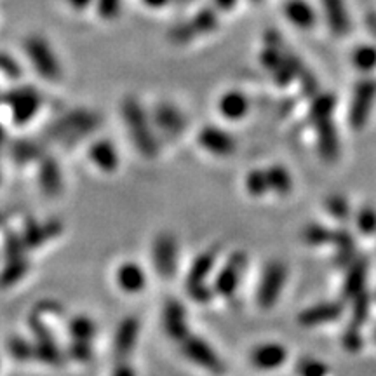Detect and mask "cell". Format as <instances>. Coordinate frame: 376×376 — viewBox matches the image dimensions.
<instances>
[{
    "instance_id": "37",
    "label": "cell",
    "mask_w": 376,
    "mask_h": 376,
    "mask_svg": "<svg viewBox=\"0 0 376 376\" xmlns=\"http://www.w3.org/2000/svg\"><path fill=\"white\" fill-rule=\"evenodd\" d=\"M333 243H336V246L340 249V260H348L354 253V240L350 239V235L345 230H338L335 232L333 235Z\"/></svg>"
},
{
    "instance_id": "11",
    "label": "cell",
    "mask_w": 376,
    "mask_h": 376,
    "mask_svg": "<svg viewBox=\"0 0 376 376\" xmlns=\"http://www.w3.org/2000/svg\"><path fill=\"white\" fill-rule=\"evenodd\" d=\"M162 326L168 333L169 338L183 342L190 336L188 322H187V310L178 300H168L162 310Z\"/></svg>"
},
{
    "instance_id": "47",
    "label": "cell",
    "mask_w": 376,
    "mask_h": 376,
    "mask_svg": "<svg viewBox=\"0 0 376 376\" xmlns=\"http://www.w3.org/2000/svg\"><path fill=\"white\" fill-rule=\"evenodd\" d=\"M169 2H171V0H143L145 6L152 7V9H161V7L168 6Z\"/></svg>"
},
{
    "instance_id": "40",
    "label": "cell",
    "mask_w": 376,
    "mask_h": 376,
    "mask_svg": "<svg viewBox=\"0 0 376 376\" xmlns=\"http://www.w3.org/2000/svg\"><path fill=\"white\" fill-rule=\"evenodd\" d=\"M357 227L364 233H373L376 230V211L371 208H364L357 215Z\"/></svg>"
},
{
    "instance_id": "15",
    "label": "cell",
    "mask_w": 376,
    "mask_h": 376,
    "mask_svg": "<svg viewBox=\"0 0 376 376\" xmlns=\"http://www.w3.org/2000/svg\"><path fill=\"white\" fill-rule=\"evenodd\" d=\"M153 122L162 133L169 134V136H176V134L183 133L187 121H185L183 113L171 105V103H159L153 112Z\"/></svg>"
},
{
    "instance_id": "19",
    "label": "cell",
    "mask_w": 376,
    "mask_h": 376,
    "mask_svg": "<svg viewBox=\"0 0 376 376\" xmlns=\"http://www.w3.org/2000/svg\"><path fill=\"white\" fill-rule=\"evenodd\" d=\"M343 312V305L338 302H330V303H320L315 307L307 308L300 314V324L302 326H319V324L331 322V320L338 319Z\"/></svg>"
},
{
    "instance_id": "16",
    "label": "cell",
    "mask_w": 376,
    "mask_h": 376,
    "mask_svg": "<svg viewBox=\"0 0 376 376\" xmlns=\"http://www.w3.org/2000/svg\"><path fill=\"white\" fill-rule=\"evenodd\" d=\"M218 112L227 121H240L248 116L249 112V100L244 93L232 89L227 91L218 101Z\"/></svg>"
},
{
    "instance_id": "5",
    "label": "cell",
    "mask_w": 376,
    "mask_h": 376,
    "mask_svg": "<svg viewBox=\"0 0 376 376\" xmlns=\"http://www.w3.org/2000/svg\"><path fill=\"white\" fill-rule=\"evenodd\" d=\"M288 280V268L286 265L280 261H272L265 267L263 274H261L260 284H258V305L265 310L272 308L279 300L280 293H283L284 286Z\"/></svg>"
},
{
    "instance_id": "20",
    "label": "cell",
    "mask_w": 376,
    "mask_h": 376,
    "mask_svg": "<svg viewBox=\"0 0 376 376\" xmlns=\"http://www.w3.org/2000/svg\"><path fill=\"white\" fill-rule=\"evenodd\" d=\"M317 129V143H319V152L320 156L326 161H336L340 153V141H338V133H336L335 124L330 121H324L315 124Z\"/></svg>"
},
{
    "instance_id": "27",
    "label": "cell",
    "mask_w": 376,
    "mask_h": 376,
    "mask_svg": "<svg viewBox=\"0 0 376 376\" xmlns=\"http://www.w3.org/2000/svg\"><path fill=\"white\" fill-rule=\"evenodd\" d=\"M188 23L192 25V29L197 34V37H199V35L209 34V31H213L216 29L218 14L215 13V9H211V7H203L200 11H197L192 19H188Z\"/></svg>"
},
{
    "instance_id": "18",
    "label": "cell",
    "mask_w": 376,
    "mask_h": 376,
    "mask_svg": "<svg viewBox=\"0 0 376 376\" xmlns=\"http://www.w3.org/2000/svg\"><path fill=\"white\" fill-rule=\"evenodd\" d=\"M89 159L103 173H113L118 168V152L108 140L94 141L89 146Z\"/></svg>"
},
{
    "instance_id": "22",
    "label": "cell",
    "mask_w": 376,
    "mask_h": 376,
    "mask_svg": "<svg viewBox=\"0 0 376 376\" xmlns=\"http://www.w3.org/2000/svg\"><path fill=\"white\" fill-rule=\"evenodd\" d=\"M140 324L134 317H128L121 322L116 335V354L118 357H128L138 342Z\"/></svg>"
},
{
    "instance_id": "30",
    "label": "cell",
    "mask_w": 376,
    "mask_h": 376,
    "mask_svg": "<svg viewBox=\"0 0 376 376\" xmlns=\"http://www.w3.org/2000/svg\"><path fill=\"white\" fill-rule=\"evenodd\" d=\"M246 190L249 195L253 197H263L265 193L270 192V185H268L267 180V171L263 169H253L246 174Z\"/></svg>"
},
{
    "instance_id": "34",
    "label": "cell",
    "mask_w": 376,
    "mask_h": 376,
    "mask_svg": "<svg viewBox=\"0 0 376 376\" xmlns=\"http://www.w3.org/2000/svg\"><path fill=\"white\" fill-rule=\"evenodd\" d=\"M121 7L122 0H98L96 2L98 14H100V18L106 19V21L117 19L118 14H121Z\"/></svg>"
},
{
    "instance_id": "45",
    "label": "cell",
    "mask_w": 376,
    "mask_h": 376,
    "mask_svg": "<svg viewBox=\"0 0 376 376\" xmlns=\"http://www.w3.org/2000/svg\"><path fill=\"white\" fill-rule=\"evenodd\" d=\"M113 376H136V373H134V370L129 364H121V366H117L116 371H113Z\"/></svg>"
},
{
    "instance_id": "6",
    "label": "cell",
    "mask_w": 376,
    "mask_h": 376,
    "mask_svg": "<svg viewBox=\"0 0 376 376\" xmlns=\"http://www.w3.org/2000/svg\"><path fill=\"white\" fill-rule=\"evenodd\" d=\"M246 253H233L230 258L225 261L221 270L218 272L215 284H213V291H215L216 295L223 296V298H232V296L235 295L237 288H239L240 279H243L244 270H246Z\"/></svg>"
},
{
    "instance_id": "8",
    "label": "cell",
    "mask_w": 376,
    "mask_h": 376,
    "mask_svg": "<svg viewBox=\"0 0 376 376\" xmlns=\"http://www.w3.org/2000/svg\"><path fill=\"white\" fill-rule=\"evenodd\" d=\"M7 103L11 106V112H13V118L18 124H25L30 122L31 118L37 116L39 108H41L42 100L41 94L34 89V87L21 86L16 87L6 96Z\"/></svg>"
},
{
    "instance_id": "29",
    "label": "cell",
    "mask_w": 376,
    "mask_h": 376,
    "mask_svg": "<svg viewBox=\"0 0 376 376\" xmlns=\"http://www.w3.org/2000/svg\"><path fill=\"white\" fill-rule=\"evenodd\" d=\"M352 61L359 72H371L376 68V47L375 46H357L352 54Z\"/></svg>"
},
{
    "instance_id": "39",
    "label": "cell",
    "mask_w": 376,
    "mask_h": 376,
    "mask_svg": "<svg viewBox=\"0 0 376 376\" xmlns=\"http://www.w3.org/2000/svg\"><path fill=\"white\" fill-rule=\"evenodd\" d=\"M0 73L6 75L7 78H19L21 77V66L9 54L0 53Z\"/></svg>"
},
{
    "instance_id": "1",
    "label": "cell",
    "mask_w": 376,
    "mask_h": 376,
    "mask_svg": "<svg viewBox=\"0 0 376 376\" xmlns=\"http://www.w3.org/2000/svg\"><path fill=\"white\" fill-rule=\"evenodd\" d=\"M121 113L134 146L140 150L141 156L153 159L159 153V143H157L156 134H153L152 128H150V121L146 117L143 106L140 105V101L134 100L133 96L124 98V101L121 105Z\"/></svg>"
},
{
    "instance_id": "25",
    "label": "cell",
    "mask_w": 376,
    "mask_h": 376,
    "mask_svg": "<svg viewBox=\"0 0 376 376\" xmlns=\"http://www.w3.org/2000/svg\"><path fill=\"white\" fill-rule=\"evenodd\" d=\"M335 106H336V98L333 94H327V93L319 94V96H315L314 101H312L310 110H308V117H310V121L314 122V124L330 121Z\"/></svg>"
},
{
    "instance_id": "13",
    "label": "cell",
    "mask_w": 376,
    "mask_h": 376,
    "mask_svg": "<svg viewBox=\"0 0 376 376\" xmlns=\"http://www.w3.org/2000/svg\"><path fill=\"white\" fill-rule=\"evenodd\" d=\"M288 359L286 347L277 342H267L255 347L251 352V364L258 370L272 371L283 366Z\"/></svg>"
},
{
    "instance_id": "31",
    "label": "cell",
    "mask_w": 376,
    "mask_h": 376,
    "mask_svg": "<svg viewBox=\"0 0 376 376\" xmlns=\"http://www.w3.org/2000/svg\"><path fill=\"white\" fill-rule=\"evenodd\" d=\"M70 331L75 340H81V342H91L94 333H96V326L89 317L84 315H78L70 322Z\"/></svg>"
},
{
    "instance_id": "14",
    "label": "cell",
    "mask_w": 376,
    "mask_h": 376,
    "mask_svg": "<svg viewBox=\"0 0 376 376\" xmlns=\"http://www.w3.org/2000/svg\"><path fill=\"white\" fill-rule=\"evenodd\" d=\"M117 286L128 295H138L146 288V272L141 265L126 261L117 268Z\"/></svg>"
},
{
    "instance_id": "21",
    "label": "cell",
    "mask_w": 376,
    "mask_h": 376,
    "mask_svg": "<svg viewBox=\"0 0 376 376\" xmlns=\"http://www.w3.org/2000/svg\"><path fill=\"white\" fill-rule=\"evenodd\" d=\"M284 14L288 21L302 30H308L315 25V11L307 0H288L284 4Z\"/></svg>"
},
{
    "instance_id": "38",
    "label": "cell",
    "mask_w": 376,
    "mask_h": 376,
    "mask_svg": "<svg viewBox=\"0 0 376 376\" xmlns=\"http://www.w3.org/2000/svg\"><path fill=\"white\" fill-rule=\"evenodd\" d=\"M37 355L49 364H61L63 361L61 352L58 350V347L51 343V340H42V345L37 348Z\"/></svg>"
},
{
    "instance_id": "2",
    "label": "cell",
    "mask_w": 376,
    "mask_h": 376,
    "mask_svg": "<svg viewBox=\"0 0 376 376\" xmlns=\"http://www.w3.org/2000/svg\"><path fill=\"white\" fill-rule=\"evenodd\" d=\"M101 124V117L91 110H73L65 113L51 126L49 134L56 141L63 143H73L78 138L87 136L96 131Z\"/></svg>"
},
{
    "instance_id": "41",
    "label": "cell",
    "mask_w": 376,
    "mask_h": 376,
    "mask_svg": "<svg viewBox=\"0 0 376 376\" xmlns=\"http://www.w3.org/2000/svg\"><path fill=\"white\" fill-rule=\"evenodd\" d=\"M70 355L78 362H87L93 357V350H91L89 342H81V340H75L72 348H70Z\"/></svg>"
},
{
    "instance_id": "43",
    "label": "cell",
    "mask_w": 376,
    "mask_h": 376,
    "mask_svg": "<svg viewBox=\"0 0 376 376\" xmlns=\"http://www.w3.org/2000/svg\"><path fill=\"white\" fill-rule=\"evenodd\" d=\"M361 347V336L357 335V327L352 326L350 330H347V335H345V348L347 350H357V348Z\"/></svg>"
},
{
    "instance_id": "26",
    "label": "cell",
    "mask_w": 376,
    "mask_h": 376,
    "mask_svg": "<svg viewBox=\"0 0 376 376\" xmlns=\"http://www.w3.org/2000/svg\"><path fill=\"white\" fill-rule=\"evenodd\" d=\"M267 180L270 185V192L279 193V195H288L293 188V181L290 173L283 166H272L267 169Z\"/></svg>"
},
{
    "instance_id": "24",
    "label": "cell",
    "mask_w": 376,
    "mask_h": 376,
    "mask_svg": "<svg viewBox=\"0 0 376 376\" xmlns=\"http://www.w3.org/2000/svg\"><path fill=\"white\" fill-rule=\"evenodd\" d=\"M41 183L44 190H46L47 193H51V195L61 192L63 178H61V171H59L58 162H54L53 159L44 161L41 169Z\"/></svg>"
},
{
    "instance_id": "50",
    "label": "cell",
    "mask_w": 376,
    "mask_h": 376,
    "mask_svg": "<svg viewBox=\"0 0 376 376\" xmlns=\"http://www.w3.org/2000/svg\"><path fill=\"white\" fill-rule=\"evenodd\" d=\"M253 2H260V0H253Z\"/></svg>"
},
{
    "instance_id": "7",
    "label": "cell",
    "mask_w": 376,
    "mask_h": 376,
    "mask_svg": "<svg viewBox=\"0 0 376 376\" xmlns=\"http://www.w3.org/2000/svg\"><path fill=\"white\" fill-rule=\"evenodd\" d=\"M376 98V78L364 77L354 89V98L350 105V124L354 129H362L370 118L371 108Z\"/></svg>"
},
{
    "instance_id": "3",
    "label": "cell",
    "mask_w": 376,
    "mask_h": 376,
    "mask_svg": "<svg viewBox=\"0 0 376 376\" xmlns=\"http://www.w3.org/2000/svg\"><path fill=\"white\" fill-rule=\"evenodd\" d=\"M23 51L26 58L35 68V72L46 81H59L61 78V65L54 51L51 49L49 42L41 35H30L23 42Z\"/></svg>"
},
{
    "instance_id": "17",
    "label": "cell",
    "mask_w": 376,
    "mask_h": 376,
    "mask_svg": "<svg viewBox=\"0 0 376 376\" xmlns=\"http://www.w3.org/2000/svg\"><path fill=\"white\" fill-rule=\"evenodd\" d=\"M326 21L331 34L336 37H343L350 31V18L347 14L345 0H322Z\"/></svg>"
},
{
    "instance_id": "46",
    "label": "cell",
    "mask_w": 376,
    "mask_h": 376,
    "mask_svg": "<svg viewBox=\"0 0 376 376\" xmlns=\"http://www.w3.org/2000/svg\"><path fill=\"white\" fill-rule=\"evenodd\" d=\"M215 2V6L218 7L220 11H230L235 7L237 0H213Z\"/></svg>"
},
{
    "instance_id": "23",
    "label": "cell",
    "mask_w": 376,
    "mask_h": 376,
    "mask_svg": "<svg viewBox=\"0 0 376 376\" xmlns=\"http://www.w3.org/2000/svg\"><path fill=\"white\" fill-rule=\"evenodd\" d=\"M303 72V65L300 61V58H296L295 54H288L284 56L280 65L274 70V81L277 86H288L291 84L295 78L300 77V73Z\"/></svg>"
},
{
    "instance_id": "12",
    "label": "cell",
    "mask_w": 376,
    "mask_h": 376,
    "mask_svg": "<svg viewBox=\"0 0 376 376\" xmlns=\"http://www.w3.org/2000/svg\"><path fill=\"white\" fill-rule=\"evenodd\" d=\"M199 143L205 152L213 153L216 157H228L235 152V140L230 133L225 129L208 126L199 133Z\"/></svg>"
},
{
    "instance_id": "36",
    "label": "cell",
    "mask_w": 376,
    "mask_h": 376,
    "mask_svg": "<svg viewBox=\"0 0 376 376\" xmlns=\"http://www.w3.org/2000/svg\"><path fill=\"white\" fill-rule=\"evenodd\" d=\"M326 208H327V211H330V215L338 218V220H345V218L350 215L348 203L340 195H331L330 199L326 200Z\"/></svg>"
},
{
    "instance_id": "32",
    "label": "cell",
    "mask_w": 376,
    "mask_h": 376,
    "mask_svg": "<svg viewBox=\"0 0 376 376\" xmlns=\"http://www.w3.org/2000/svg\"><path fill=\"white\" fill-rule=\"evenodd\" d=\"M296 373L298 376H327L330 370H327L326 364L317 361V359L303 357L300 359L298 366H296Z\"/></svg>"
},
{
    "instance_id": "51",
    "label": "cell",
    "mask_w": 376,
    "mask_h": 376,
    "mask_svg": "<svg viewBox=\"0 0 376 376\" xmlns=\"http://www.w3.org/2000/svg\"><path fill=\"white\" fill-rule=\"evenodd\" d=\"M375 338H376V333H375Z\"/></svg>"
},
{
    "instance_id": "9",
    "label": "cell",
    "mask_w": 376,
    "mask_h": 376,
    "mask_svg": "<svg viewBox=\"0 0 376 376\" xmlns=\"http://www.w3.org/2000/svg\"><path fill=\"white\" fill-rule=\"evenodd\" d=\"M152 260L157 274L164 279L174 275L178 267V243L173 233H159L153 240Z\"/></svg>"
},
{
    "instance_id": "33",
    "label": "cell",
    "mask_w": 376,
    "mask_h": 376,
    "mask_svg": "<svg viewBox=\"0 0 376 376\" xmlns=\"http://www.w3.org/2000/svg\"><path fill=\"white\" fill-rule=\"evenodd\" d=\"M335 232H330L327 228L319 227V225H310V227L305 228L303 239L307 240L312 246H319V244H326L330 240H333Z\"/></svg>"
},
{
    "instance_id": "48",
    "label": "cell",
    "mask_w": 376,
    "mask_h": 376,
    "mask_svg": "<svg viewBox=\"0 0 376 376\" xmlns=\"http://www.w3.org/2000/svg\"><path fill=\"white\" fill-rule=\"evenodd\" d=\"M366 23H367V29H370L371 35L376 39V14L375 13H370L366 18Z\"/></svg>"
},
{
    "instance_id": "44",
    "label": "cell",
    "mask_w": 376,
    "mask_h": 376,
    "mask_svg": "<svg viewBox=\"0 0 376 376\" xmlns=\"http://www.w3.org/2000/svg\"><path fill=\"white\" fill-rule=\"evenodd\" d=\"M93 2H94V0H66V4H68L70 7H73L75 11H84Z\"/></svg>"
},
{
    "instance_id": "4",
    "label": "cell",
    "mask_w": 376,
    "mask_h": 376,
    "mask_svg": "<svg viewBox=\"0 0 376 376\" xmlns=\"http://www.w3.org/2000/svg\"><path fill=\"white\" fill-rule=\"evenodd\" d=\"M218 260L216 249H208L203 255H199L190 267L187 277V291L197 302H208L211 298L213 290L205 284V277L213 272Z\"/></svg>"
},
{
    "instance_id": "35",
    "label": "cell",
    "mask_w": 376,
    "mask_h": 376,
    "mask_svg": "<svg viewBox=\"0 0 376 376\" xmlns=\"http://www.w3.org/2000/svg\"><path fill=\"white\" fill-rule=\"evenodd\" d=\"M367 312H370V298H367V293L362 291L355 296V307H354V326L359 327L364 324V320L367 317Z\"/></svg>"
},
{
    "instance_id": "42",
    "label": "cell",
    "mask_w": 376,
    "mask_h": 376,
    "mask_svg": "<svg viewBox=\"0 0 376 376\" xmlns=\"http://www.w3.org/2000/svg\"><path fill=\"white\" fill-rule=\"evenodd\" d=\"M300 82H302V91L303 94H307V96H312V94H315V91H317V81H315V77L312 75L308 70L303 68V72L300 73Z\"/></svg>"
},
{
    "instance_id": "49",
    "label": "cell",
    "mask_w": 376,
    "mask_h": 376,
    "mask_svg": "<svg viewBox=\"0 0 376 376\" xmlns=\"http://www.w3.org/2000/svg\"><path fill=\"white\" fill-rule=\"evenodd\" d=\"M176 2H178V4H188L190 0H176Z\"/></svg>"
},
{
    "instance_id": "28",
    "label": "cell",
    "mask_w": 376,
    "mask_h": 376,
    "mask_svg": "<svg viewBox=\"0 0 376 376\" xmlns=\"http://www.w3.org/2000/svg\"><path fill=\"white\" fill-rule=\"evenodd\" d=\"M364 283H366V263L359 261V263L352 265L345 279V295L347 296H357L359 293L364 291Z\"/></svg>"
},
{
    "instance_id": "10",
    "label": "cell",
    "mask_w": 376,
    "mask_h": 376,
    "mask_svg": "<svg viewBox=\"0 0 376 376\" xmlns=\"http://www.w3.org/2000/svg\"><path fill=\"white\" fill-rule=\"evenodd\" d=\"M181 352L185 354V357L190 359L197 366L204 367V370L211 371V373H223V362L218 357V354L213 350V347L209 343H205L203 338L197 336H187L181 342Z\"/></svg>"
}]
</instances>
